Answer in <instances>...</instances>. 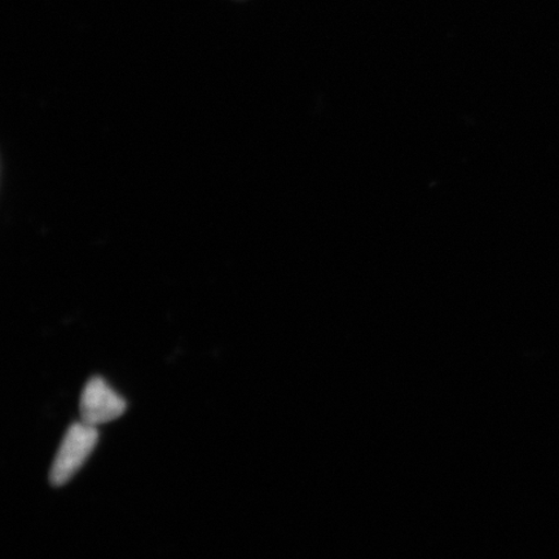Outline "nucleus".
Returning a JSON list of instances; mask_svg holds the SVG:
<instances>
[{"label": "nucleus", "mask_w": 559, "mask_h": 559, "mask_svg": "<svg viewBox=\"0 0 559 559\" xmlns=\"http://www.w3.org/2000/svg\"><path fill=\"white\" fill-rule=\"evenodd\" d=\"M97 442H99V431L96 426L85 423L70 426L51 466V485L61 487L72 480L85 465Z\"/></svg>", "instance_id": "1"}, {"label": "nucleus", "mask_w": 559, "mask_h": 559, "mask_svg": "<svg viewBox=\"0 0 559 559\" xmlns=\"http://www.w3.org/2000/svg\"><path fill=\"white\" fill-rule=\"evenodd\" d=\"M126 408L128 403L102 377H93L82 391V423L97 426L115 421L124 414Z\"/></svg>", "instance_id": "2"}]
</instances>
